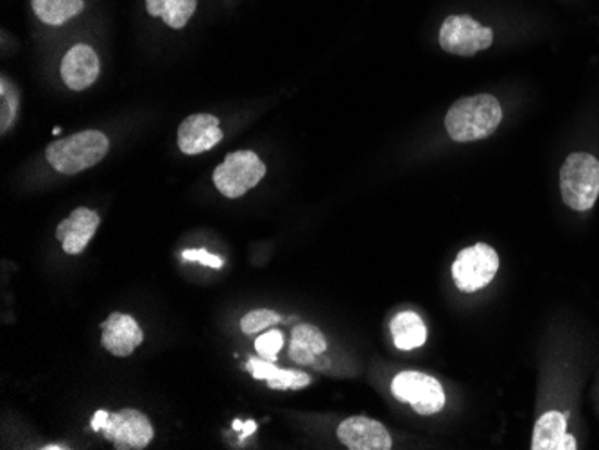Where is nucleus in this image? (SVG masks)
I'll return each mask as SVG.
<instances>
[{"label":"nucleus","mask_w":599,"mask_h":450,"mask_svg":"<svg viewBox=\"0 0 599 450\" xmlns=\"http://www.w3.org/2000/svg\"><path fill=\"white\" fill-rule=\"evenodd\" d=\"M569 413L548 411L544 413L533 429V450H574L578 449L576 438L568 433Z\"/></svg>","instance_id":"14"},{"label":"nucleus","mask_w":599,"mask_h":450,"mask_svg":"<svg viewBox=\"0 0 599 450\" xmlns=\"http://www.w3.org/2000/svg\"><path fill=\"white\" fill-rule=\"evenodd\" d=\"M197 0H145V10L151 16H161L171 29H183L189 24Z\"/></svg>","instance_id":"18"},{"label":"nucleus","mask_w":599,"mask_h":450,"mask_svg":"<svg viewBox=\"0 0 599 450\" xmlns=\"http://www.w3.org/2000/svg\"><path fill=\"white\" fill-rule=\"evenodd\" d=\"M43 449H46V450H60V449H65V447L47 446V447H43Z\"/></svg>","instance_id":"27"},{"label":"nucleus","mask_w":599,"mask_h":450,"mask_svg":"<svg viewBox=\"0 0 599 450\" xmlns=\"http://www.w3.org/2000/svg\"><path fill=\"white\" fill-rule=\"evenodd\" d=\"M494 42L490 27L481 26L472 16L453 15L442 24L439 46L456 56H474Z\"/></svg>","instance_id":"7"},{"label":"nucleus","mask_w":599,"mask_h":450,"mask_svg":"<svg viewBox=\"0 0 599 450\" xmlns=\"http://www.w3.org/2000/svg\"><path fill=\"white\" fill-rule=\"evenodd\" d=\"M282 347H284V336L279 331L266 332L255 342V350L266 361H277V356H279Z\"/></svg>","instance_id":"22"},{"label":"nucleus","mask_w":599,"mask_h":450,"mask_svg":"<svg viewBox=\"0 0 599 450\" xmlns=\"http://www.w3.org/2000/svg\"><path fill=\"white\" fill-rule=\"evenodd\" d=\"M502 120L499 101L488 93L456 101L445 115V130L455 142H475L490 137Z\"/></svg>","instance_id":"1"},{"label":"nucleus","mask_w":599,"mask_h":450,"mask_svg":"<svg viewBox=\"0 0 599 450\" xmlns=\"http://www.w3.org/2000/svg\"><path fill=\"white\" fill-rule=\"evenodd\" d=\"M99 223L101 218L98 213L87 207L76 208L67 219H63L62 223L58 224L56 237L63 244L65 254H84L93 233L98 232Z\"/></svg>","instance_id":"12"},{"label":"nucleus","mask_w":599,"mask_h":450,"mask_svg":"<svg viewBox=\"0 0 599 450\" xmlns=\"http://www.w3.org/2000/svg\"><path fill=\"white\" fill-rule=\"evenodd\" d=\"M101 326H103V337H101L103 347L117 358H128L133 353L135 348L144 342V334L131 316L114 312Z\"/></svg>","instance_id":"13"},{"label":"nucleus","mask_w":599,"mask_h":450,"mask_svg":"<svg viewBox=\"0 0 599 450\" xmlns=\"http://www.w3.org/2000/svg\"><path fill=\"white\" fill-rule=\"evenodd\" d=\"M109 150V137L98 130H87L47 145L46 158L54 171L74 177L98 166Z\"/></svg>","instance_id":"2"},{"label":"nucleus","mask_w":599,"mask_h":450,"mask_svg":"<svg viewBox=\"0 0 599 450\" xmlns=\"http://www.w3.org/2000/svg\"><path fill=\"white\" fill-rule=\"evenodd\" d=\"M499 271V255L488 244L480 243L461 249L453 265V279L458 290L475 293L490 284Z\"/></svg>","instance_id":"5"},{"label":"nucleus","mask_w":599,"mask_h":450,"mask_svg":"<svg viewBox=\"0 0 599 450\" xmlns=\"http://www.w3.org/2000/svg\"><path fill=\"white\" fill-rule=\"evenodd\" d=\"M243 427H244V424L243 422H241V420H235V422H233V429L243 430Z\"/></svg>","instance_id":"26"},{"label":"nucleus","mask_w":599,"mask_h":450,"mask_svg":"<svg viewBox=\"0 0 599 450\" xmlns=\"http://www.w3.org/2000/svg\"><path fill=\"white\" fill-rule=\"evenodd\" d=\"M248 372L257 381H266L271 389H300L309 386L310 377L307 373L296 372V370H280L271 361H258V359H248Z\"/></svg>","instance_id":"16"},{"label":"nucleus","mask_w":599,"mask_h":450,"mask_svg":"<svg viewBox=\"0 0 599 450\" xmlns=\"http://www.w3.org/2000/svg\"><path fill=\"white\" fill-rule=\"evenodd\" d=\"M31 5L47 26H63L85 10L84 0H31Z\"/></svg>","instance_id":"19"},{"label":"nucleus","mask_w":599,"mask_h":450,"mask_svg":"<svg viewBox=\"0 0 599 450\" xmlns=\"http://www.w3.org/2000/svg\"><path fill=\"white\" fill-rule=\"evenodd\" d=\"M255 429H257V424H255L254 420H250V422H246L243 427V435H241V440H246L250 435H254Z\"/></svg>","instance_id":"25"},{"label":"nucleus","mask_w":599,"mask_h":450,"mask_svg":"<svg viewBox=\"0 0 599 450\" xmlns=\"http://www.w3.org/2000/svg\"><path fill=\"white\" fill-rule=\"evenodd\" d=\"M264 177H266V166L254 151H235L227 155L221 166L216 167L213 180L222 196L235 200L258 185V181Z\"/></svg>","instance_id":"4"},{"label":"nucleus","mask_w":599,"mask_h":450,"mask_svg":"<svg viewBox=\"0 0 599 450\" xmlns=\"http://www.w3.org/2000/svg\"><path fill=\"white\" fill-rule=\"evenodd\" d=\"M219 119L211 114H194L187 117L178 128V147L186 155H202L216 147L222 140Z\"/></svg>","instance_id":"10"},{"label":"nucleus","mask_w":599,"mask_h":450,"mask_svg":"<svg viewBox=\"0 0 599 450\" xmlns=\"http://www.w3.org/2000/svg\"><path fill=\"white\" fill-rule=\"evenodd\" d=\"M183 259H186L187 262H200V265L208 266V268H216V270H219L222 266L221 257L208 254L205 249H186V252H183Z\"/></svg>","instance_id":"23"},{"label":"nucleus","mask_w":599,"mask_h":450,"mask_svg":"<svg viewBox=\"0 0 599 450\" xmlns=\"http://www.w3.org/2000/svg\"><path fill=\"white\" fill-rule=\"evenodd\" d=\"M392 336L395 347L400 350H415L424 345L428 339V329L419 314L406 311L395 316L392 320Z\"/></svg>","instance_id":"17"},{"label":"nucleus","mask_w":599,"mask_h":450,"mask_svg":"<svg viewBox=\"0 0 599 450\" xmlns=\"http://www.w3.org/2000/svg\"><path fill=\"white\" fill-rule=\"evenodd\" d=\"M392 394L395 395V399L411 406L422 416L439 413L445 406L442 384L428 373H398L397 377L393 378Z\"/></svg>","instance_id":"6"},{"label":"nucleus","mask_w":599,"mask_h":450,"mask_svg":"<svg viewBox=\"0 0 599 450\" xmlns=\"http://www.w3.org/2000/svg\"><path fill=\"white\" fill-rule=\"evenodd\" d=\"M282 321V316L277 314L275 311H269V309H257V311L248 312L241 320V331L244 334H257V332L264 331V329H269V326L277 325Z\"/></svg>","instance_id":"21"},{"label":"nucleus","mask_w":599,"mask_h":450,"mask_svg":"<svg viewBox=\"0 0 599 450\" xmlns=\"http://www.w3.org/2000/svg\"><path fill=\"white\" fill-rule=\"evenodd\" d=\"M101 70L98 52L92 47L78 43L63 56L62 78L68 89L81 92L95 83Z\"/></svg>","instance_id":"11"},{"label":"nucleus","mask_w":599,"mask_h":450,"mask_svg":"<svg viewBox=\"0 0 599 450\" xmlns=\"http://www.w3.org/2000/svg\"><path fill=\"white\" fill-rule=\"evenodd\" d=\"M110 413H106V411H98V413L93 414L92 419V429L95 430V433H101V429H103L104 424H106V420H109Z\"/></svg>","instance_id":"24"},{"label":"nucleus","mask_w":599,"mask_h":450,"mask_svg":"<svg viewBox=\"0 0 599 450\" xmlns=\"http://www.w3.org/2000/svg\"><path fill=\"white\" fill-rule=\"evenodd\" d=\"M101 433L117 450L145 449L155 436L150 419L137 409H120L119 413L110 414Z\"/></svg>","instance_id":"8"},{"label":"nucleus","mask_w":599,"mask_h":450,"mask_svg":"<svg viewBox=\"0 0 599 450\" xmlns=\"http://www.w3.org/2000/svg\"><path fill=\"white\" fill-rule=\"evenodd\" d=\"M337 438L351 450H390L392 436L378 420L351 416L337 427Z\"/></svg>","instance_id":"9"},{"label":"nucleus","mask_w":599,"mask_h":450,"mask_svg":"<svg viewBox=\"0 0 599 450\" xmlns=\"http://www.w3.org/2000/svg\"><path fill=\"white\" fill-rule=\"evenodd\" d=\"M327 350V339L318 326L296 325L291 334L290 358L296 364H315L316 358Z\"/></svg>","instance_id":"15"},{"label":"nucleus","mask_w":599,"mask_h":450,"mask_svg":"<svg viewBox=\"0 0 599 450\" xmlns=\"http://www.w3.org/2000/svg\"><path fill=\"white\" fill-rule=\"evenodd\" d=\"M560 191L569 208L587 213L599 196V160L590 153H573L560 169Z\"/></svg>","instance_id":"3"},{"label":"nucleus","mask_w":599,"mask_h":450,"mask_svg":"<svg viewBox=\"0 0 599 450\" xmlns=\"http://www.w3.org/2000/svg\"><path fill=\"white\" fill-rule=\"evenodd\" d=\"M18 106H21L18 90L15 89V85L2 78L0 81V133L2 136H5L11 126L15 125Z\"/></svg>","instance_id":"20"}]
</instances>
